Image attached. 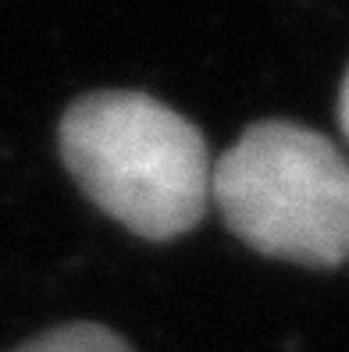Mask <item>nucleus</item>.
<instances>
[{
	"instance_id": "f257e3e1",
	"label": "nucleus",
	"mask_w": 349,
	"mask_h": 352,
	"mask_svg": "<svg viewBox=\"0 0 349 352\" xmlns=\"http://www.w3.org/2000/svg\"><path fill=\"white\" fill-rule=\"evenodd\" d=\"M61 153L82 192L142 239H175L207 210V142L154 96L111 89L75 100Z\"/></svg>"
},
{
	"instance_id": "f03ea898",
	"label": "nucleus",
	"mask_w": 349,
	"mask_h": 352,
	"mask_svg": "<svg viewBox=\"0 0 349 352\" xmlns=\"http://www.w3.org/2000/svg\"><path fill=\"white\" fill-rule=\"evenodd\" d=\"M224 224L264 256L306 267L349 260V160L293 121H260L214 164Z\"/></svg>"
},
{
	"instance_id": "7ed1b4c3",
	"label": "nucleus",
	"mask_w": 349,
	"mask_h": 352,
	"mask_svg": "<svg viewBox=\"0 0 349 352\" xmlns=\"http://www.w3.org/2000/svg\"><path fill=\"white\" fill-rule=\"evenodd\" d=\"M14 352H132V349L114 331L100 327V324H68V327L47 331V335L18 345Z\"/></svg>"
},
{
	"instance_id": "20e7f679",
	"label": "nucleus",
	"mask_w": 349,
	"mask_h": 352,
	"mask_svg": "<svg viewBox=\"0 0 349 352\" xmlns=\"http://www.w3.org/2000/svg\"><path fill=\"white\" fill-rule=\"evenodd\" d=\"M339 125L349 139V72H346V82H342V96H339Z\"/></svg>"
}]
</instances>
